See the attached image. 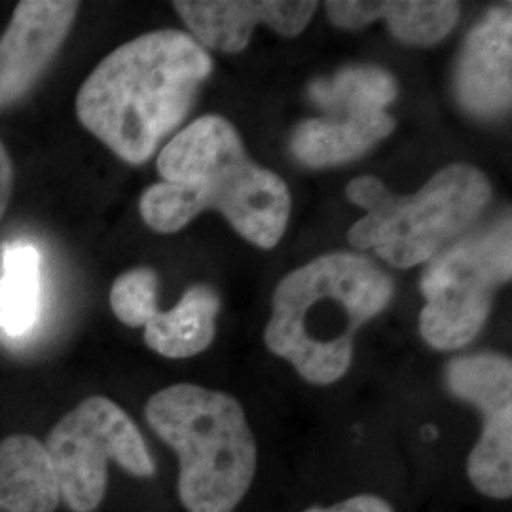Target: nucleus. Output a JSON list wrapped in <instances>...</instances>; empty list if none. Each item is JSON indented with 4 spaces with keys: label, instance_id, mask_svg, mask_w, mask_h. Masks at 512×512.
I'll return each instance as SVG.
<instances>
[{
    "label": "nucleus",
    "instance_id": "obj_1",
    "mask_svg": "<svg viewBox=\"0 0 512 512\" xmlns=\"http://www.w3.org/2000/svg\"><path fill=\"white\" fill-rule=\"evenodd\" d=\"M164 183L141 196L139 211L160 234H175L205 209H217L241 238L275 247L289 224L291 194L279 175L249 160L236 128L215 114L179 131L160 152Z\"/></svg>",
    "mask_w": 512,
    "mask_h": 512
},
{
    "label": "nucleus",
    "instance_id": "obj_2",
    "mask_svg": "<svg viewBox=\"0 0 512 512\" xmlns=\"http://www.w3.org/2000/svg\"><path fill=\"white\" fill-rule=\"evenodd\" d=\"M213 61L194 37L154 31L107 55L76 95L80 124L128 164L148 162L183 124Z\"/></svg>",
    "mask_w": 512,
    "mask_h": 512
},
{
    "label": "nucleus",
    "instance_id": "obj_3",
    "mask_svg": "<svg viewBox=\"0 0 512 512\" xmlns=\"http://www.w3.org/2000/svg\"><path fill=\"white\" fill-rule=\"evenodd\" d=\"M391 296V277L365 256H319L277 285L266 346L311 384H334L351 365L355 332Z\"/></svg>",
    "mask_w": 512,
    "mask_h": 512
},
{
    "label": "nucleus",
    "instance_id": "obj_4",
    "mask_svg": "<svg viewBox=\"0 0 512 512\" xmlns=\"http://www.w3.org/2000/svg\"><path fill=\"white\" fill-rule=\"evenodd\" d=\"M145 416L181 459L186 511H234L256 471L255 437L241 404L222 391L177 384L152 395Z\"/></svg>",
    "mask_w": 512,
    "mask_h": 512
},
{
    "label": "nucleus",
    "instance_id": "obj_5",
    "mask_svg": "<svg viewBox=\"0 0 512 512\" xmlns=\"http://www.w3.org/2000/svg\"><path fill=\"white\" fill-rule=\"evenodd\" d=\"M486 175L469 164H452L408 198L389 196L349 230L355 249H374L391 266L429 262L478 219L490 202Z\"/></svg>",
    "mask_w": 512,
    "mask_h": 512
},
{
    "label": "nucleus",
    "instance_id": "obj_6",
    "mask_svg": "<svg viewBox=\"0 0 512 512\" xmlns=\"http://www.w3.org/2000/svg\"><path fill=\"white\" fill-rule=\"evenodd\" d=\"M512 274L511 215L456 239L433 256L421 277L420 332L431 348L454 351L486 325L492 298Z\"/></svg>",
    "mask_w": 512,
    "mask_h": 512
},
{
    "label": "nucleus",
    "instance_id": "obj_7",
    "mask_svg": "<svg viewBox=\"0 0 512 512\" xmlns=\"http://www.w3.org/2000/svg\"><path fill=\"white\" fill-rule=\"evenodd\" d=\"M59 497L73 512H92L107 492L109 463L129 475L156 473L141 431L128 414L105 397H90L55 423L44 444Z\"/></svg>",
    "mask_w": 512,
    "mask_h": 512
},
{
    "label": "nucleus",
    "instance_id": "obj_8",
    "mask_svg": "<svg viewBox=\"0 0 512 512\" xmlns=\"http://www.w3.org/2000/svg\"><path fill=\"white\" fill-rule=\"evenodd\" d=\"M448 389L484 416L482 437L467 473L478 492L494 499L512 494V363L497 353L467 355L446 366Z\"/></svg>",
    "mask_w": 512,
    "mask_h": 512
},
{
    "label": "nucleus",
    "instance_id": "obj_9",
    "mask_svg": "<svg viewBox=\"0 0 512 512\" xmlns=\"http://www.w3.org/2000/svg\"><path fill=\"white\" fill-rule=\"evenodd\" d=\"M73 0H21L0 37V110L21 101L46 73L73 27Z\"/></svg>",
    "mask_w": 512,
    "mask_h": 512
},
{
    "label": "nucleus",
    "instance_id": "obj_10",
    "mask_svg": "<svg viewBox=\"0 0 512 512\" xmlns=\"http://www.w3.org/2000/svg\"><path fill=\"white\" fill-rule=\"evenodd\" d=\"M173 6L200 46L228 54L249 44L256 25L296 37L317 10L308 0H177Z\"/></svg>",
    "mask_w": 512,
    "mask_h": 512
},
{
    "label": "nucleus",
    "instance_id": "obj_11",
    "mask_svg": "<svg viewBox=\"0 0 512 512\" xmlns=\"http://www.w3.org/2000/svg\"><path fill=\"white\" fill-rule=\"evenodd\" d=\"M456 93L459 105L478 118H492L511 107V6L490 10L465 38Z\"/></svg>",
    "mask_w": 512,
    "mask_h": 512
},
{
    "label": "nucleus",
    "instance_id": "obj_12",
    "mask_svg": "<svg viewBox=\"0 0 512 512\" xmlns=\"http://www.w3.org/2000/svg\"><path fill=\"white\" fill-rule=\"evenodd\" d=\"M330 21L342 29H359L374 19H385L391 35L414 46H431L446 37L459 18L458 2L448 0H330Z\"/></svg>",
    "mask_w": 512,
    "mask_h": 512
},
{
    "label": "nucleus",
    "instance_id": "obj_13",
    "mask_svg": "<svg viewBox=\"0 0 512 512\" xmlns=\"http://www.w3.org/2000/svg\"><path fill=\"white\" fill-rule=\"evenodd\" d=\"M395 120L387 112H363L338 118H311L294 129L291 152L300 164H344L391 135Z\"/></svg>",
    "mask_w": 512,
    "mask_h": 512
},
{
    "label": "nucleus",
    "instance_id": "obj_14",
    "mask_svg": "<svg viewBox=\"0 0 512 512\" xmlns=\"http://www.w3.org/2000/svg\"><path fill=\"white\" fill-rule=\"evenodd\" d=\"M59 488L46 448L31 435L0 442V512H54Z\"/></svg>",
    "mask_w": 512,
    "mask_h": 512
},
{
    "label": "nucleus",
    "instance_id": "obj_15",
    "mask_svg": "<svg viewBox=\"0 0 512 512\" xmlns=\"http://www.w3.org/2000/svg\"><path fill=\"white\" fill-rule=\"evenodd\" d=\"M219 308V296L211 287H190L173 310H158L148 319V348L169 359H186L202 353L215 338Z\"/></svg>",
    "mask_w": 512,
    "mask_h": 512
},
{
    "label": "nucleus",
    "instance_id": "obj_16",
    "mask_svg": "<svg viewBox=\"0 0 512 512\" xmlns=\"http://www.w3.org/2000/svg\"><path fill=\"white\" fill-rule=\"evenodd\" d=\"M40 253L25 241L2 245L0 329L19 338L35 327L40 315Z\"/></svg>",
    "mask_w": 512,
    "mask_h": 512
},
{
    "label": "nucleus",
    "instance_id": "obj_17",
    "mask_svg": "<svg viewBox=\"0 0 512 512\" xmlns=\"http://www.w3.org/2000/svg\"><path fill=\"white\" fill-rule=\"evenodd\" d=\"M310 97L327 118L384 112L397 97V82L378 67H348L329 80L313 82Z\"/></svg>",
    "mask_w": 512,
    "mask_h": 512
},
{
    "label": "nucleus",
    "instance_id": "obj_18",
    "mask_svg": "<svg viewBox=\"0 0 512 512\" xmlns=\"http://www.w3.org/2000/svg\"><path fill=\"white\" fill-rule=\"evenodd\" d=\"M110 308L128 327H145L158 311V277L150 268L120 275L110 289Z\"/></svg>",
    "mask_w": 512,
    "mask_h": 512
},
{
    "label": "nucleus",
    "instance_id": "obj_19",
    "mask_svg": "<svg viewBox=\"0 0 512 512\" xmlns=\"http://www.w3.org/2000/svg\"><path fill=\"white\" fill-rule=\"evenodd\" d=\"M346 196H348L349 202L372 211L389 196V190L385 188L384 183L380 179L365 175V177L353 179L348 184Z\"/></svg>",
    "mask_w": 512,
    "mask_h": 512
},
{
    "label": "nucleus",
    "instance_id": "obj_20",
    "mask_svg": "<svg viewBox=\"0 0 512 512\" xmlns=\"http://www.w3.org/2000/svg\"><path fill=\"white\" fill-rule=\"evenodd\" d=\"M304 512H393L391 505L376 495H357L327 509L313 507Z\"/></svg>",
    "mask_w": 512,
    "mask_h": 512
},
{
    "label": "nucleus",
    "instance_id": "obj_21",
    "mask_svg": "<svg viewBox=\"0 0 512 512\" xmlns=\"http://www.w3.org/2000/svg\"><path fill=\"white\" fill-rule=\"evenodd\" d=\"M12 188H14V165L8 150L0 143V220L6 215L8 203L12 198Z\"/></svg>",
    "mask_w": 512,
    "mask_h": 512
}]
</instances>
